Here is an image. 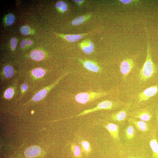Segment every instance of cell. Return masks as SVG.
Wrapping results in <instances>:
<instances>
[{"label": "cell", "mask_w": 158, "mask_h": 158, "mask_svg": "<svg viewBox=\"0 0 158 158\" xmlns=\"http://www.w3.org/2000/svg\"><path fill=\"white\" fill-rule=\"evenodd\" d=\"M129 106L126 107L119 111L112 114L110 118L112 120L117 121H124L126 118L127 112Z\"/></svg>", "instance_id": "cell-8"}, {"label": "cell", "mask_w": 158, "mask_h": 158, "mask_svg": "<svg viewBox=\"0 0 158 158\" xmlns=\"http://www.w3.org/2000/svg\"><path fill=\"white\" fill-rule=\"evenodd\" d=\"M156 72V67L152 60L148 43L146 59L140 71V79L142 81H145L151 78Z\"/></svg>", "instance_id": "cell-1"}, {"label": "cell", "mask_w": 158, "mask_h": 158, "mask_svg": "<svg viewBox=\"0 0 158 158\" xmlns=\"http://www.w3.org/2000/svg\"><path fill=\"white\" fill-rule=\"evenodd\" d=\"M134 65L133 61L130 59H127L122 62L120 65V70L124 77L128 75L133 68Z\"/></svg>", "instance_id": "cell-5"}, {"label": "cell", "mask_w": 158, "mask_h": 158, "mask_svg": "<svg viewBox=\"0 0 158 158\" xmlns=\"http://www.w3.org/2000/svg\"><path fill=\"white\" fill-rule=\"evenodd\" d=\"M4 71L5 76L7 78L11 77L14 73L13 68L10 65L6 66L4 68Z\"/></svg>", "instance_id": "cell-20"}, {"label": "cell", "mask_w": 158, "mask_h": 158, "mask_svg": "<svg viewBox=\"0 0 158 158\" xmlns=\"http://www.w3.org/2000/svg\"><path fill=\"white\" fill-rule=\"evenodd\" d=\"M83 35L82 34L78 35H65V39L71 42L77 41L82 38Z\"/></svg>", "instance_id": "cell-18"}, {"label": "cell", "mask_w": 158, "mask_h": 158, "mask_svg": "<svg viewBox=\"0 0 158 158\" xmlns=\"http://www.w3.org/2000/svg\"><path fill=\"white\" fill-rule=\"evenodd\" d=\"M134 116L135 118L140 119L141 121H147L150 120L152 116L149 111L143 109L138 110L135 112Z\"/></svg>", "instance_id": "cell-9"}, {"label": "cell", "mask_w": 158, "mask_h": 158, "mask_svg": "<svg viewBox=\"0 0 158 158\" xmlns=\"http://www.w3.org/2000/svg\"><path fill=\"white\" fill-rule=\"evenodd\" d=\"M110 133L111 137L115 140H118L119 126L117 125L109 123L104 126Z\"/></svg>", "instance_id": "cell-6"}, {"label": "cell", "mask_w": 158, "mask_h": 158, "mask_svg": "<svg viewBox=\"0 0 158 158\" xmlns=\"http://www.w3.org/2000/svg\"><path fill=\"white\" fill-rule=\"evenodd\" d=\"M10 43L12 49L13 50L15 49L17 44V41L16 39L14 37L12 38L10 40Z\"/></svg>", "instance_id": "cell-28"}, {"label": "cell", "mask_w": 158, "mask_h": 158, "mask_svg": "<svg viewBox=\"0 0 158 158\" xmlns=\"http://www.w3.org/2000/svg\"><path fill=\"white\" fill-rule=\"evenodd\" d=\"M158 91V87L157 85L147 88L139 94L138 97L139 102H141L148 100L155 95Z\"/></svg>", "instance_id": "cell-4"}, {"label": "cell", "mask_w": 158, "mask_h": 158, "mask_svg": "<svg viewBox=\"0 0 158 158\" xmlns=\"http://www.w3.org/2000/svg\"><path fill=\"white\" fill-rule=\"evenodd\" d=\"M72 152L76 158H80L82 156L81 151L80 147L77 145L73 144L71 145Z\"/></svg>", "instance_id": "cell-17"}, {"label": "cell", "mask_w": 158, "mask_h": 158, "mask_svg": "<svg viewBox=\"0 0 158 158\" xmlns=\"http://www.w3.org/2000/svg\"><path fill=\"white\" fill-rule=\"evenodd\" d=\"M122 3L124 4H128L131 2V0H120Z\"/></svg>", "instance_id": "cell-30"}, {"label": "cell", "mask_w": 158, "mask_h": 158, "mask_svg": "<svg viewBox=\"0 0 158 158\" xmlns=\"http://www.w3.org/2000/svg\"><path fill=\"white\" fill-rule=\"evenodd\" d=\"M80 143L82 151L86 155L90 154L91 152V148L89 142L86 140H83Z\"/></svg>", "instance_id": "cell-15"}, {"label": "cell", "mask_w": 158, "mask_h": 158, "mask_svg": "<svg viewBox=\"0 0 158 158\" xmlns=\"http://www.w3.org/2000/svg\"><path fill=\"white\" fill-rule=\"evenodd\" d=\"M81 48L83 51L86 54L92 53L94 49L93 44L90 41L85 40L81 43Z\"/></svg>", "instance_id": "cell-11"}, {"label": "cell", "mask_w": 158, "mask_h": 158, "mask_svg": "<svg viewBox=\"0 0 158 158\" xmlns=\"http://www.w3.org/2000/svg\"><path fill=\"white\" fill-rule=\"evenodd\" d=\"M28 88V86L26 83L23 84L22 86V89L23 91H25Z\"/></svg>", "instance_id": "cell-29"}, {"label": "cell", "mask_w": 158, "mask_h": 158, "mask_svg": "<svg viewBox=\"0 0 158 158\" xmlns=\"http://www.w3.org/2000/svg\"><path fill=\"white\" fill-rule=\"evenodd\" d=\"M56 8L63 11H66L67 8V4L65 2L62 1L57 2L56 4Z\"/></svg>", "instance_id": "cell-23"}, {"label": "cell", "mask_w": 158, "mask_h": 158, "mask_svg": "<svg viewBox=\"0 0 158 158\" xmlns=\"http://www.w3.org/2000/svg\"><path fill=\"white\" fill-rule=\"evenodd\" d=\"M30 56L32 59L39 61L43 59L44 55V53L42 51L39 50H35L31 52Z\"/></svg>", "instance_id": "cell-13"}, {"label": "cell", "mask_w": 158, "mask_h": 158, "mask_svg": "<svg viewBox=\"0 0 158 158\" xmlns=\"http://www.w3.org/2000/svg\"><path fill=\"white\" fill-rule=\"evenodd\" d=\"M41 149L39 147L36 145L31 146L25 150L24 155L27 157L31 158L35 157L40 153Z\"/></svg>", "instance_id": "cell-10"}, {"label": "cell", "mask_w": 158, "mask_h": 158, "mask_svg": "<svg viewBox=\"0 0 158 158\" xmlns=\"http://www.w3.org/2000/svg\"><path fill=\"white\" fill-rule=\"evenodd\" d=\"M14 94L13 90L12 88L7 89L5 92L4 95L5 97L7 99L12 98Z\"/></svg>", "instance_id": "cell-26"}, {"label": "cell", "mask_w": 158, "mask_h": 158, "mask_svg": "<svg viewBox=\"0 0 158 158\" xmlns=\"http://www.w3.org/2000/svg\"><path fill=\"white\" fill-rule=\"evenodd\" d=\"M45 71L43 68H35L32 72L33 75L36 78H40L43 76L45 74Z\"/></svg>", "instance_id": "cell-19"}, {"label": "cell", "mask_w": 158, "mask_h": 158, "mask_svg": "<svg viewBox=\"0 0 158 158\" xmlns=\"http://www.w3.org/2000/svg\"><path fill=\"white\" fill-rule=\"evenodd\" d=\"M84 67L87 70L95 73H98L101 70V68L96 63L91 61L79 59Z\"/></svg>", "instance_id": "cell-7"}, {"label": "cell", "mask_w": 158, "mask_h": 158, "mask_svg": "<svg viewBox=\"0 0 158 158\" xmlns=\"http://www.w3.org/2000/svg\"><path fill=\"white\" fill-rule=\"evenodd\" d=\"M20 30V33L24 35H28L30 33V28L27 25L22 26Z\"/></svg>", "instance_id": "cell-24"}, {"label": "cell", "mask_w": 158, "mask_h": 158, "mask_svg": "<svg viewBox=\"0 0 158 158\" xmlns=\"http://www.w3.org/2000/svg\"><path fill=\"white\" fill-rule=\"evenodd\" d=\"M117 104L114 102L109 101L105 100L103 101L95 107L86 110L79 114L71 116L72 118L86 114L89 113L102 109H110L116 107Z\"/></svg>", "instance_id": "cell-3"}, {"label": "cell", "mask_w": 158, "mask_h": 158, "mask_svg": "<svg viewBox=\"0 0 158 158\" xmlns=\"http://www.w3.org/2000/svg\"><path fill=\"white\" fill-rule=\"evenodd\" d=\"M73 1L77 3H81L83 1V0H73Z\"/></svg>", "instance_id": "cell-31"}, {"label": "cell", "mask_w": 158, "mask_h": 158, "mask_svg": "<svg viewBox=\"0 0 158 158\" xmlns=\"http://www.w3.org/2000/svg\"><path fill=\"white\" fill-rule=\"evenodd\" d=\"M15 20V18L12 14H8L6 18V23L7 25H12Z\"/></svg>", "instance_id": "cell-25"}, {"label": "cell", "mask_w": 158, "mask_h": 158, "mask_svg": "<svg viewBox=\"0 0 158 158\" xmlns=\"http://www.w3.org/2000/svg\"><path fill=\"white\" fill-rule=\"evenodd\" d=\"M130 121L140 131L145 132L148 129V126L145 121L141 120L136 121L132 118L130 119Z\"/></svg>", "instance_id": "cell-12"}, {"label": "cell", "mask_w": 158, "mask_h": 158, "mask_svg": "<svg viewBox=\"0 0 158 158\" xmlns=\"http://www.w3.org/2000/svg\"><path fill=\"white\" fill-rule=\"evenodd\" d=\"M135 130L133 127L131 125L128 127L126 130V138L128 139L133 138L134 136Z\"/></svg>", "instance_id": "cell-21"}, {"label": "cell", "mask_w": 158, "mask_h": 158, "mask_svg": "<svg viewBox=\"0 0 158 158\" xmlns=\"http://www.w3.org/2000/svg\"><path fill=\"white\" fill-rule=\"evenodd\" d=\"M157 117H158V115H157Z\"/></svg>", "instance_id": "cell-33"}, {"label": "cell", "mask_w": 158, "mask_h": 158, "mask_svg": "<svg viewBox=\"0 0 158 158\" xmlns=\"http://www.w3.org/2000/svg\"><path fill=\"white\" fill-rule=\"evenodd\" d=\"M128 158H139V157H138V158H137V157H129Z\"/></svg>", "instance_id": "cell-32"}, {"label": "cell", "mask_w": 158, "mask_h": 158, "mask_svg": "<svg viewBox=\"0 0 158 158\" xmlns=\"http://www.w3.org/2000/svg\"><path fill=\"white\" fill-rule=\"evenodd\" d=\"M107 92H88L79 93L75 97L76 101L82 104H85L109 94Z\"/></svg>", "instance_id": "cell-2"}, {"label": "cell", "mask_w": 158, "mask_h": 158, "mask_svg": "<svg viewBox=\"0 0 158 158\" xmlns=\"http://www.w3.org/2000/svg\"><path fill=\"white\" fill-rule=\"evenodd\" d=\"M47 93V90L44 89L40 90L33 96L32 100L34 102H37L43 99L46 95Z\"/></svg>", "instance_id": "cell-16"}, {"label": "cell", "mask_w": 158, "mask_h": 158, "mask_svg": "<svg viewBox=\"0 0 158 158\" xmlns=\"http://www.w3.org/2000/svg\"><path fill=\"white\" fill-rule=\"evenodd\" d=\"M85 19L86 17L85 16H79L76 18L72 21V24L74 25H80L84 22Z\"/></svg>", "instance_id": "cell-22"}, {"label": "cell", "mask_w": 158, "mask_h": 158, "mask_svg": "<svg viewBox=\"0 0 158 158\" xmlns=\"http://www.w3.org/2000/svg\"><path fill=\"white\" fill-rule=\"evenodd\" d=\"M32 42L29 40H23L20 42V46L21 47L23 48L26 45H30L32 44Z\"/></svg>", "instance_id": "cell-27"}, {"label": "cell", "mask_w": 158, "mask_h": 158, "mask_svg": "<svg viewBox=\"0 0 158 158\" xmlns=\"http://www.w3.org/2000/svg\"><path fill=\"white\" fill-rule=\"evenodd\" d=\"M154 158H158V143L155 139L151 140L150 142Z\"/></svg>", "instance_id": "cell-14"}]
</instances>
